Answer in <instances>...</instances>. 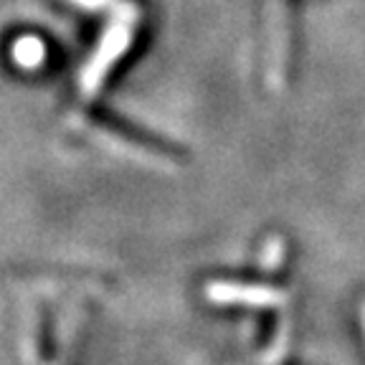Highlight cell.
<instances>
[{
  "label": "cell",
  "instance_id": "1",
  "mask_svg": "<svg viewBox=\"0 0 365 365\" xmlns=\"http://www.w3.org/2000/svg\"><path fill=\"white\" fill-rule=\"evenodd\" d=\"M211 297L213 299H221V302H228V299H251L254 304H269L282 299V294L269 289H231V287H213Z\"/></svg>",
  "mask_w": 365,
  "mask_h": 365
},
{
  "label": "cell",
  "instance_id": "2",
  "mask_svg": "<svg viewBox=\"0 0 365 365\" xmlns=\"http://www.w3.org/2000/svg\"><path fill=\"white\" fill-rule=\"evenodd\" d=\"M41 53L43 51H41V46L36 43V41H23L21 48H18V56H21L23 63H31L29 58H38Z\"/></svg>",
  "mask_w": 365,
  "mask_h": 365
}]
</instances>
